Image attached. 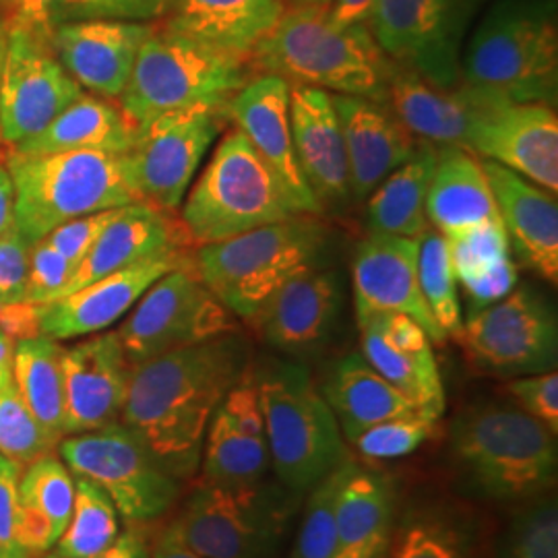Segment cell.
Returning <instances> with one entry per match:
<instances>
[{
    "label": "cell",
    "instance_id": "6da1fadb",
    "mask_svg": "<svg viewBox=\"0 0 558 558\" xmlns=\"http://www.w3.org/2000/svg\"><path fill=\"white\" fill-rule=\"evenodd\" d=\"M248 364L251 350L239 331L135 364L120 424L172 478H191L199 472L209 420Z\"/></svg>",
    "mask_w": 558,
    "mask_h": 558
},
{
    "label": "cell",
    "instance_id": "7a4b0ae2",
    "mask_svg": "<svg viewBox=\"0 0 558 558\" xmlns=\"http://www.w3.org/2000/svg\"><path fill=\"white\" fill-rule=\"evenodd\" d=\"M449 451L478 497L521 505L557 486V435L515 403L480 401L451 422Z\"/></svg>",
    "mask_w": 558,
    "mask_h": 558
},
{
    "label": "cell",
    "instance_id": "3957f363",
    "mask_svg": "<svg viewBox=\"0 0 558 558\" xmlns=\"http://www.w3.org/2000/svg\"><path fill=\"white\" fill-rule=\"evenodd\" d=\"M251 62L257 75L377 101L387 98V85L399 66L380 50L364 23L338 27L325 7L288 4Z\"/></svg>",
    "mask_w": 558,
    "mask_h": 558
},
{
    "label": "cell",
    "instance_id": "277c9868",
    "mask_svg": "<svg viewBox=\"0 0 558 558\" xmlns=\"http://www.w3.org/2000/svg\"><path fill=\"white\" fill-rule=\"evenodd\" d=\"M461 85L486 100L557 106L558 25L544 0H500L461 54Z\"/></svg>",
    "mask_w": 558,
    "mask_h": 558
},
{
    "label": "cell",
    "instance_id": "5b68a950",
    "mask_svg": "<svg viewBox=\"0 0 558 558\" xmlns=\"http://www.w3.org/2000/svg\"><path fill=\"white\" fill-rule=\"evenodd\" d=\"M327 242L329 232L317 216L294 214L234 239L201 244L193 267L234 317L253 325L288 279L319 265Z\"/></svg>",
    "mask_w": 558,
    "mask_h": 558
},
{
    "label": "cell",
    "instance_id": "8992f818",
    "mask_svg": "<svg viewBox=\"0 0 558 558\" xmlns=\"http://www.w3.org/2000/svg\"><path fill=\"white\" fill-rule=\"evenodd\" d=\"M2 161L13 180L15 223L29 244L64 221L140 203L124 154L80 149L25 156L2 147Z\"/></svg>",
    "mask_w": 558,
    "mask_h": 558
},
{
    "label": "cell",
    "instance_id": "52a82bcc",
    "mask_svg": "<svg viewBox=\"0 0 558 558\" xmlns=\"http://www.w3.org/2000/svg\"><path fill=\"white\" fill-rule=\"evenodd\" d=\"M255 383L279 484L311 493L350 459L338 420L300 362H271Z\"/></svg>",
    "mask_w": 558,
    "mask_h": 558
},
{
    "label": "cell",
    "instance_id": "ba28073f",
    "mask_svg": "<svg viewBox=\"0 0 558 558\" xmlns=\"http://www.w3.org/2000/svg\"><path fill=\"white\" fill-rule=\"evenodd\" d=\"M255 75L251 59L221 52L156 23L141 46L119 106L140 126L170 110L226 106Z\"/></svg>",
    "mask_w": 558,
    "mask_h": 558
},
{
    "label": "cell",
    "instance_id": "9c48e42d",
    "mask_svg": "<svg viewBox=\"0 0 558 558\" xmlns=\"http://www.w3.org/2000/svg\"><path fill=\"white\" fill-rule=\"evenodd\" d=\"M294 209L278 177L240 129H230L189 189L179 218L195 246L286 220Z\"/></svg>",
    "mask_w": 558,
    "mask_h": 558
},
{
    "label": "cell",
    "instance_id": "30bf717a",
    "mask_svg": "<svg viewBox=\"0 0 558 558\" xmlns=\"http://www.w3.org/2000/svg\"><path fill=\"white\" fill-rule=\"evenodd\" d=\"M299 495L265 480L221 486L201 482L168 527L205 558H276Z\"/></svg>",
    "mask_w": 558,
    "mask_h": 558
},
{
    "label": "cell",
    "instance_id": "8fae6325",
    "mask_svg": "<svg viewBox=\"0 0 558 558\" xmlns=\"http://www.w3.org/2000/svg\"><path fill=\"white\" fill-rule=\"evenodd\" d=\"M59 456L73 476L92 480L131 525L166 515L179 499L180 482L124 424L64 437Z\"/></svg>",
    "mask_w": 558,
    "mask_h": 558
},
{
    "label": "cell",
    "instance_id": "7c38bea8",
    "mask_svg": "<svg viewBox=\"0 0 558 558\" xmlns=\"http://www.w3.org/2000/svg\"><path fill=\"white\" fill-rule=\"evenodd\" d=\"M234 315L201 281L193 255L163 274L131 308L117 336L135 366L166 352L236 333Z\"/></svg>",
    "mask_w": 558,
    "mask_h": 558
},
{
    "label": "cell",
    "instance_id": "4fadbf2b",
    "mask_svg": "<svg viewBox=\"0 0 558 558\" xmlns=\"http://www.w3.org/2000/svg\"><path fill=\"white\" fill-rule=\"evenodd\" d=\"M226 124V106L180 108L140 124L124 154L126 177L140 201L179 214L203 158Z\"/></svg>",
    "mask_w": 558,
    "mask_h": 558
},
{
    "label": "cell",
    "instance_id": "5bb4252c",
    "mask_svg": "<svg viewBox=\"0 0 558 558\" xmlns=\"http://www.w3.org/2000/svg\"><path fill=\"white\" fill-rule=\"evenodd\" d=\"M458 339L480 371L495 377L557 371V313L532 286H515L505 299L472 308Z\"/></svg>",
    "mask_w": 558,
    "mask_h": 558
},
{
    "label": "cell",
    "instance_id": "9a60e30c",
    "mask_svg": "<svg viewBox=\"0 0 558 558\" xmlns=\"http://www.w3.org/2000/svg\"><path fill=\"white\" fill-rule=\"evenodd\" d=\"M48 34L7 20V46L0 71L2 147L40 133L83 94V87L57 59Z\"/></svg>",
    "mask_w": 558,
    "mask_h": 558
},
{
    "label": "cell",
    "instance_id": "2e32d148",
    "mask_svg": "<svg viewBox=\"0 0 558 558\" xmlns=\"http://www.w3.org/2000/svg\"><path fill=\"white\" fill-rule=\"evenodd\" d=\"M366 27L399 66L440 87L461 83L459 0H377Z\"/></svg>",
    "mask_w": 558,
    "mask_h": 558
},
{
    "label": "cell",
    "instance_id": "e0dca14e",
    "mask_svg": "<svg viewBox=\"0 0 558 558\" xmlns=\"http://www.w3.org/2000/svg\"><path fill=\"white\" fill-rule=\"evenodd\" d=\"M474 96L476 110L468 131V151L557 193L558 117L555 106L536 101L486 100L478 94Z\"/></svg>",
    "mask_w": 558,
    "mask_h": 558
},
{
    "label": "cell",
    "instance_id": "ac0fdd59",
    "mask_svg": "<svg viewBox=\"0 0 558 558\" xmlns=\"http://www.w3.org/2000/svg\"><path fill=\"white\" fill-rule=\"evenodd\" d=\"M64 385V437L101 430L120 422L133 364L117 331H101L60 354Z\"/></svg>",
    "mask_w": 558,
    "mask_h": 558
},
{
    "label": "cell",
    "instance_id": "d6986e66",
    "mask_svg": "<svg viewBox=\"0 0 558 558\" xmlns=\"http://www.w3.org/2000/svg\"><path fill=\"white\" fill-rule=\"evenodd\" d=\"M356 320L360 354L410 399L422 416L437 422L445 414L447 396L426 331L401 313H366Z\"/></svg>",
    "mask_w": 558,
    "mask_h": 558
},
{
    "label": "cell",
    "instance_id": "ffe728a7",
    "mask_svg": "<svg viewBox=\"0 0 558 558\" xmlns=\"http://www.w3.org/2000/svg\"><path fill=\"white\" fill-rule=\"evenodd\" d=\"M191 251L163 253L96 279L77 292L38 304L40 336L69 341L108 331L131 313L141 296L174 267L191 259Z\"/></svg>",
    "mask_w": 558,
    "mask_h": 558
},
{
    "label": "cell",
    "instance_id": "44dd1931",
    "mask_svg": "<svg viewBox=\"0 0 558 558\" xmlns=\"http://www.w3.org/2000/svg\"><path fill=\"white\" fill-rule=\"evenodd\" d=\"M341 308V279L336 271L317 265L288 279L260 308L253 327L281 354L311 359L333 338Z\"/></svg>",
    "mask_w": 558,
    "mask_h": 558
},
{
    "label": "cell",
    "instance_id": "7402d4cb",
    "mask_svg": "<svg viewBox=\"0 0 558 558\" xmlns=\"http://www.w3.org/2000/svg\"><path fill=\"white\" fill-rule=\"evenodd\" d=\"M154 25L117 20L62 21L50 27L48 40L83 92L119 101Z\"/></svg>",
    "mask_w": 558,
    "mask_h": 558
},
{
    "label": "cell",
    "instance_id": "603a6c76",
    "mask_svg": "<svg viewBox=\"0 0 558 558\" xmlns=\"http://www.w3.org/2000/svg\"><path fill=\"white\" fill-rule=\"evenodd\" d=\"M226 114L278 177L294 214L319 216L323 207L302 177L294 151L290 129V83L276 75L259 73L226 104Z\"/></svg>",
    "mask_w": 558,
    "mask_h": 558
},
{
    "label": "cell",
    "instance_id": "cb8c5ba5",
    "mask_svg": "<svg viewBox=\"0 0 558 558\" xmlns=\"http://www.w3.org/2000/svg\"><path fill=\"white\" fill-rule=\"evenodd\" d=\"M420 240L371 232L356 251L352 267L356 317L366 313H401L418 323L430 341L442 333L422 296L418 279Z\"/></svg>",
    "mask_w": 558,
    "mask_h": 558
},
{
    "label": "cell",
    "instance_id": "d4e9b609",
    "mask_svg": "<svg viewBox=\"0 0 558 558\" xmlns=\"http://www.w3.org/2000/svg\"><path fill=\"white\" fill-rule=\"evenodd\" d=\"M338 110L348 182L354 199H366L380 180L410 160L422 145L385 101L331 94Z\"/></svg>",
    "mask_w": 558,
    "mask_h": 558
},
{
    "label": "cell",
    "instance_id": "484cf974",
    "mask_svg": "<svg viewBox=\"0 0 558 558\" xmlns=\"http://www.w3.org/2000/svg\"><path fill=\"white\" fill-rule=\"evenodd\" d=\"M290 129L302 177L320 207L352 199L333 96L319 87L290 83Z\"/></svg>",
    "mask_w": 558,
    "mask_h": 558
},
{
    "label": "cell",
    "instance_id": "4316f807",
    "mask_svg": "<svg viewBox=\"0 0 558 558\" xmlns=\"http://www.w3.org/2000/svg\"><path fill=\"white\" fill-rule=\"evenodd\" d=\"M499 218L519 260L548 283L558 279V203L550 193L495 161L482 160Z\"/></svg>",
    "mask_w": 558,
    "mask_h": 558
},
{
    "label": "cell",
    "instance_id": "83f0119b",
    "mask_svg": "<svg viewBox=\"0 0 558 558\" xmlns=\"http://www.w3.org/2000/svg\"><path fill=\"white\" fill-rule=\"evenodd\" d=\"M191 246L195 244L174 211H163L145 201L131 203L120 207L117 218L106 226L94 248L77 265L62 296L140 260L174 251H191Z\"/></svg>",
    "mask_w": 558,
    "mask_h": 558
},
{
    "label": "cell",
    "instance_id": "f1b7e54d",
    "mask_svg": "<svg viewBox=\"0 0 558 558\" xmlns=\"http://www.w3.org/2000/svg\"><path fill=\"white\" fill-rule=\"evenodd\" d=\"M398 521L396 484L379 470L348 459L336 499L338 558H385Z\"/></svg>",
    "mask_w": 558,
    "mask_h": 558
},
{
    "label": "cell",
    "instance_id": "f546056e",
    "mask_svg": "<svg viewBox=\"0 0 558 558\" xmlns=\"http://www.w3.org/2000/svg\"><path fill=\"white\" fill-rule=\"evenodd\" d=\"M283 11V0H172L158 23L221 52L251 59Z\"/></svg>",
    "mask_w": 558,
    "mask_h": 558
},
{
    "label": "cell",
    "instance_id": "4dcf8cb0",
    "mask_svg": "<svg viewBox=\"0 0 558 558\" xmlns=\"http://www.w3.org/2000/svg\"><path fill=\"white\" fill-rule=\"evenodd\" d=\"M385 104L422 143L468 149L476 96L465 85L440 87L416 71L398 66L387 85Z\"/></svg>",
    "mask_w": 558,
    "mask_h": 558
},
{
    "label": "cell",
    "instance_id": "1f68e13d",
    "mask_svg": "<svg viewBox=\"0 0 558 558\" xmlns=\"http://www.w3.org/2000/svg\"><path fill=\"white\" fill-rule=\"evenodd\" d=\"M424 209L430 228L445 239L500 221L482 160L461 147H437Z\"/></svg>",
    "mask_w": 558,
    "mask_h": 558
},
{
    "label": "cell",
    "instance_id": "d6a6232c",
    "mask_svg": "<svg viewBox=\"0 0 558 558\" xmlns=\"http://www.w3.org/2000/svg\"><path fill=\"white\" fill-rule=\"evenodd\" d=\"M135 135L137 126L122 112L119 101L83 92L40 133L9 145L7 149L25 156L80 149L126 154Z\"/></svg>",
    "mask_w": 558,
    "mask_h": 558
},
{
    "label": "cell",
    "instance_id": "836d02e7",
    "mask_svg": "<svg viewBox=\"0 0 558 558\" xmlns=\"http://www.w3.org/2000/svg\"><path fill=\"white\" fill-rule=\"evenodd\" d=\"M320 396L331 408L348 442L379 422L418 412L362 354H348L338 360L325 377Z\"/></svg>",
    "mask_w": 558,
    "mask_h": 558
},
{
    "label": "cell",
    "instance_id": "e575fe53",
    "mask_svg": "<svg viewBox=\"0 0 558 558\" xmlns=\"http://www.w3.org/2000/svg\"><path fill=\"white\" fill-rule=\"evenodd\" d=\"M437 163V147L422 143L418 151L396 168L366 197V220L371 232L420 240L430 223L426 220V193Z\"/></svg>",
    "mask_w": 558,
    "mask_h": 558
},
{
    "label": "cell",
    "instance_id": "d590c367",
    "mask_svg": "<svg viewBox=\"0 0 558 558\" xmlns=\"http://www.w3.org/2000/svg\"><path fill=\"white\" fill-rule=\"evenodd\" d=\"M445 240L456 278L472 300V308L505 299L518 286V265L511 257L502 221L484 223Z\"/></svg>",
    "mask_w": 558,
    "mask_h": 558
},
{
    "label": "cell",
    "instance_id": "8d00e7d4",
    "mask_svg": "<svg viewBox=\"0 0 558 558\" xmlns=\"http://www.w3.org/2000/svg\"><path fill=\"white\" fill-rule=\"evenodd\" d=\"M60 354L62 341L46 336L15 341L13 354L15 389L54 447L64 439V385Z\"/></svg>",
    "mask_w": 558,
    "mask_h": 558
},
{
    "label": "cell",
    "instance_id": "74e56055",
    "mask_svg": "<svg viewBox=\"0 0 558 558\" xmlns=\"http://www.w3.org/2000/svg\"><path fill=\"white\" fill-rule=\"evenodd\" d=\"M385 558H476V536L451 507H412L396 521Z\"/></svg>",
    "mask_w": 558,
    "mask_h": 558
},
{
    "label": "cell",
    "instance_id": "f35d334b",
    "mask_svg": "<svg viewBox=\"0 0 558 558\" xmlns=\"http://www.w3.org/2000/svg\"><path fill=\"white\" fill-rule=\"evenodd\" d=\"M199 468L207 484L236 486L260 482L271 468L267 440L242 433L218 408L205 433Z\"/></svg>",
    "mask_w": 558,
    "mask_h": 558
},
{
    "label": "cell",
    "instance_id": "ab89813d",
    "mask_svg": "<svg viewBox=\"0 0 558 558\" xmlns=\"http://www.w3.org/2000/svg\"><path fill=\"white\" fill-rule=\"evenodd\" d=\"M120 536L119 511L92 480L75 476L73 513L50 553L64 558L96 557Z\"/></svg>",
    "mask_w": 558,
    "mask_h": 558
},
{
    "label": "cell",
    "instance_id": "60d3db41",
    "mask_svg": "<svg viewBox=\"0 0 558 558\" xmlns=\"http://www.w3.org/2000/svg\"><path fill=\"white\" fill-rule=\"evenodd\" d=\"M418 279L422 296L442 333L458 338L463 325L458 278L449 244L433 228L420 239Z\"/></svg>",
    "mask_w": 558,
    "mask_h": 558
},
{
    "label": "cell",
    "instance_id": "b9f144b4",
    "mask_svg": "<svg viewBox=\"0 0 558 558\" xmlns=\"http://www.w3.org/2000/svg\"><path fill=\"white\" fill-rule=\"evenodd\" d=\"M20 502L40 511L50 521L54 539L64 532L75 502V476L52 451L23 468Z\"/></svg>",
    "mask_w": 558,
    "mask_h": 558
},
{
    "label": "cell",
    "instance_id": "7bdbcfd3",
    "mask_svg": "<svg viewBox=\"0 0 558 558\" xmlns=\"http://www.w3.org/2000/svg\"><path fill=\"white\" fill-rule=\"evenodd\" d=\"M495 558H558V505L546 493L519 505L500 534Z\"/></svg>",
    "mask_w": 558,
    "mask_h": 558
},
{
    "label": "cell",
    "instance_id": "ee69618b",
    "mask_svg": "<svg viewBox=\"0 0 558 558\" xmlns=\"http://www.w3.org/2000/svg\"><path fill=\"white\" fill-rule=\"evenodd\" d=\"M339 478H341V468L308 493L299 536L290 558H338L336 499H338Z\"/></svg>",
    "mask_w": 558,
    "mask_h": 558
},
{
    "label": "cell",
    "instance_id": "f6af8a7d",
    "mask_svg": "<svg viewBox=\"0 0 558 558\" xmlns=\"http://www.w3.org/2000/svg\"><path fill=\"white\" fill-rule=\"evenodd\" d=\"M54 445L48 440L40 424L29 414L20 398L15 383L0 391V456L17 468H27L41 456L50 453Z\"/></svg>",
    "mask_w": 558,
    "mask_h": 558
},
{
    "label": "cell",
    "instance_id": "bcb514c9",
    "mask_svg": "<svg viewBox=\"0 0 558 558\" xmlns=\"http://www.w3.org/2000/svg\"><path fill=\"white\" fill-rule=\"evenodd\" d=\"M435 420L422 416L420 412L398 418L385 420L362 430L352 445L364 458L399 459L418 451L433 437Z\"/></svg>",
    "mask_w": 558,
    "mask_h": 558
},
{
    "label": "cell",
    "instance_id": "7dc6e473",
    "mask_svg": "<svg viewBox=\"0 0 558 558\" xmlns=\"http://www.w3.org/2000/svg\"><path fill=\"white\" fill-rule=\"evenodd\" d=\"M170 2L172 0H52L50 25L80 20L158 23Z\"/></svg>",
    "mask_w": 558,
    "mask_h": 558
},
{
    "label": "cell",
    "instance_id": "c3c4849f",
    "mask_svg": "<svg viewBox=\"0 0 558 558\" xmlns=\"http://www.w3.org/2000/svg\"><path fill=\"white\" fill-rule=\"evenodd\" d=\"M73 274L75 265L64 259L48 240H38L29 246L25 302L46 304L60 299Z\"/></svg>",
    "mask_w": 558,
    "mask_h": 558
},
{
    "label": "cell",
    "instance_id": "681fc988",
    "mask_svg": "<svg viewBox=\"0 0 558 558\" xmlns=\"http://www.w3.org/2000/svg\"><path fill=\"white\" fill-rule=\"evenodd\" d=\"M509 396L525 414L558 433V375L557 371L525 375L509 380Z\"/></svg>",
    "mask_w": 558,
    "mask_h": 558
},
{
    "label": "cell",
    "instance_id": "f907efd6",
    "mask_svg": "<svg viewBox=\"0 0 558 558\" xmlns=\"http://www.w3.org/2000/svg\"><path fill=\"white\" fill-rule=\"evenodd\" d=\"M119 211L120 207H117V209L96 211L89 216L64 221V223H60L59 228H54L46 236V240L77 269V265L87 257V253L94 248V244L100 239L106 226L117 218Z\"/></svg>",
    "mask_w": 558,
    "mask_h": 558
},
{
    "label": "cell",
    "instance_id": "816d5d0a",
    "mask_svg": "<svg viewBox=\"0 0 558 558\" xmlns=\"http://www.w3.org/2000/svg\"><path fill=\"white\" fill-rule=\"evenodd\" d=\"M29 246L17 223L0 236V306L25 302Z\"/></svg>",
    "mask_w": 558,
    "mask_h": 558
},
{
    "label": "cell",
    "instance_id": "f5cc1de1",
    "mask_svg": "<svg viewBox=\"0 0 558 558\" xmlns=\"http://www.w3.org/2000/svg\"><path fill=\"white\" fill-rule=\"evenodd\" d=\"M21 468L0 456V558H25L17 544Z\"/></svg>",
    "mask_w": 558,
    "mask_h": 558
},
{
    "label": "cell",
    "instance_id": "db71d44e",
    "mask_svg": "<svg viewBox=\"0 0 558 558\" xmlns=\"http://www.w3.org/2000/svg\"><path fill=\"white\" fill-rule=\"evenodd\" d=\"M0 329L13 341L40 336L38 304L20 302L11 306H0Z\"/></svg>",
    "mask_w": 558,
    "mask_h": 558
},
{
    "label": "cell",
    "instance_id": "11a10c76",
    "mask_svg": "<svg viewBox=\"0 0 558 558\" xmlns=\"http://www.w3.org/2000/svg\"><path fill=\"white\" fill-rule=\"evenodd\" d=\"M40 558L64 557H59V555H54V553H46V555ZM89 558H151V555H149V544H147L145 534L141 532L137 525H131V527H126L124 532H120L119 538H117V542H114L110 548H106L100 555Z\"/></svg>",
    "mask_w": 558,
    "mask_h": 558
},
{
    "label": "cell",
    "instance_id": "9f6ffc18",
    "mask_svg": "<svg viewBox=\"0 0 558 558\" xmlns=\"http://www.w3.org/2000/svg\"><path fill=\"white\" fill-rule=\"evenodd\" d=\"M50 7L52 0H11V15L7 20L29 29L50 32Z\"/></svg>",
    "mask_w": 558,
    "mask_h": 558
},
{
    "label": "cell",
    "instance_id": "6f0895ef",
    "mask_svg": "<svg viewBox=\"0 0 558 558\" xmlns=\"http://www.w3.org/2000/svg\"><path fill=\"white\" fill-rule=\"evenodd\" d=\"M377 0H329L325 7L327 17L338 27H350V25H360L371 17V11Z\"/></svg>",
    "mask_w": 558,
    "mask_h": 558
},
{
    "label": "cell",
    "instance_id": "680465c9",
    "mask_svg": "<svg viewBox=\"0 0 558 558\" xmlns=\"http://www.w3.org/2000/svg\"><path fill=\"white\" fill-rule=\"evenodd\" d=\"M15 223V191L13 180L0 156V236Z\"/></svg>",
    "mask_w": 558,
    "mask_h": 558
},
{
    "label": "cell",
    "instance_id": "91938a15",
    "mask_svg": "<svg viewBox=\"0 0 558 558\" xmlns=\"http://www.w3.org/2000/svg\"><path fill=\"white\" fill-rule=\"evenodd\" d=\"M149 555L151 558H205L193 553L189 546H184L170 527H166L149 546Z\"/></svg>",
    "mask_w": 558,
    "mask_h": 558
},
{
    "label": "cell",
    "instance_id": "94428289",
    "mask_svg": "<svg viewBox=\"0 0 558 558\" xmlns=\"http://www.w3.org/2000/svg\"><path fill=\"white\" fill-rule=\"evenodd\" d=\"M13 354L15 341L0 329V391L13 385Z\"/></svg>",
    "mask_w": 558,
    "mask_h": 558
},
{
    "label": "cell",
    "instance_id": "6125c7cd",
    "mask_svg": "<svg viewBox=\"0 0 558 558\" xmlns=\"http://www.w3.org/2000/svg\"><path fill=\"white\" fill-rule=\"evenodd\" d=\"M290 7H327L329 0H283Z\"/></svg>",
    "mask_w": 558,
    "mask_h": 558
},
{
    "label": "cell",
    "instance_id": "be15d7a7",
    "mask_svg": "<svg viewBox=\"0 0 558 558\" xmlns=\"http://www.w3.org/2000/svg\"><path fill=\"white\" fill-rule=\"evenodd\" d=\"M4 46H7V20H0V71L4 60Z\"/></svg>",
    "mask_w": 558,
    "mask_h": 558
},
{
    "label": "cell",
    "instance_id": "e7e4bbea",
    "mask_svg": "<svg viewBox=\"0 0 558 558\" xmlns=\"http://www.w3.org/2000/svg\"><path fill=\"white\" fill-rule=\"evenodd\" d=\"M0 156H2V145H0Z\"/></svg>",
    "mask_w": 558,
    "mask_h": 558
},
{
    "label": "cell",
    "instance_id": "03108f58",
    "mask_svg": "<svg viewBox=\"0 0 558 558\" xmlns=\"http://www.w3.org/2000/svg\"><path fill=\"white\" fill-rule=\"evenodd\" d=\"M4 2H11V0H4Z\"/></svg>",
    "mask_w": 558,
    "mask_h": 558
}]
</instances>
